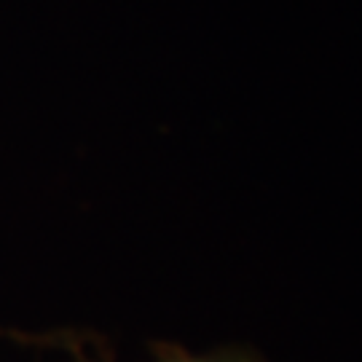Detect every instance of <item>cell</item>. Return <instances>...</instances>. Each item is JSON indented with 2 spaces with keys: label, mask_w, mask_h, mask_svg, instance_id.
Masks as SVG:
<instances>
[{
  "label": "cell",
  "mask_w": 362,
  "mask_h": 362,
  "mask_svg": "<svg viewBox=\"0 0 362 362\" xmlns=\"http://www.w3.org/2000/svg\"><path fill=\"white\" fill-rule=\"evenodd\" d=\"M43 344H52L65 349L73 362H116L113 354L103 346H89V341L73 333H59L52 338H40ZM153 362H260V357L250 349H239V346H226V349H212L204 354L188 351L180 344H153Z\"/></svg>",
  "instance_id": "6da1fadb"
}]
</instances>
